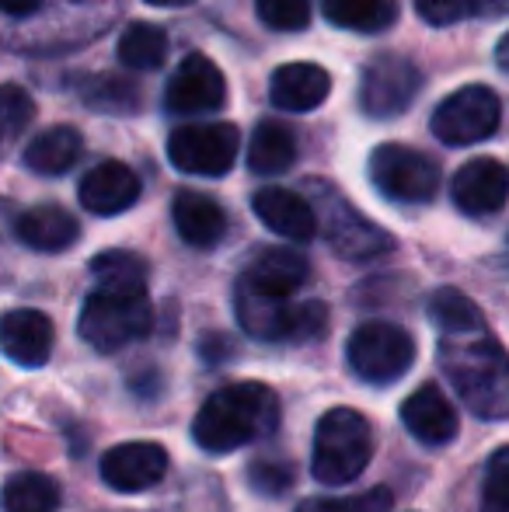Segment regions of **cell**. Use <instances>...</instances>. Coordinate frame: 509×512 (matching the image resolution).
Returning a JSON list of instances; mask_svg holds the SVG:
<instances>
[{
  "instance_id": "cell-1",
  "label": "cell",
  "mask_w": 509,
  "mask_h": 512,
  "mask_svg": "<svg viewBox=\"0 0 509 512\" xmlns=\"http://www.w3.org/2000/svg\"><path fill=\"white\" fill-rule=\"evenodd\" d=\"M440 370L454 384L457 398L471 415L509 418V356L506 349L489 335V328L450 331L440 335Z\"/></svg>"
},
{
  "instance_id": "cell-2",
  "label": "cell",
  "mask_w": 509,
  "mask_h": 512,
  "mask_svg": "<svg viewBox=\"0 0 509 512\" xmlns=\"http://www.w3.org/2000/svg\"><path fill=\"white\" fill-rule=\"evenodd\" d=\"M279 425V398L258 380L227 384L203 401L192 439L206 453H234L248 443L272 436Z\"/></svg>"
},
{
  "instance_id": "cell-3",
  "label": "cell",
  "mask_w": 509,
  "mask_h": 512,
  "mask_svg": "<svg viewBox=\"0 0 509 512\" xmlns=\"http://www.w3.org/2000/svg\"><path fill=\"white\" fill-rule=\"evenodd\" d=\"M234 314L258 342H311L328 324V307L321 300L290 304V297L265 290L248 276H241L234 286Z\"/></svg>"
},
{
  "instance_id": "cell-4",
  "label": "cell",
  "mask_w": 509,
  "mask_h": 512,
  "mask_svg": "<svg viewBox=\"0 0 509 512\" xmlns=\"http://www.w3.org/2000/svg\"><path fill=\"white\" fill-rule=\"evenodd\" d=\"M374 457V429L356 408H332L318 418L311 474L318 485L342 488L367 471Z\"/></svg>"
},
{
  "instance_id": "cell-5",
  "label": "cell",
  "mask_w": 509,
  "mask_h": 512,
  "mask_svg": "<svg viewBox=\"0 0 509 512\" xmlns=\"http://www.w3.org/2000/svg\"><path fill=\"white\" fill-rule=\"evenodd\" d=\"M154 324V307L147 290H119V286H98L88 293L77 317V331L95 352H119L143 338Z\"/></svg>"
},
{
  "instance_id": "cell-6",
  "label": "cell",
  "mask_w": 509,
  "mask_h": 512,
  "mask_svg": "<svg viewBox=\"0 0 509 512\" xmlns=\"http://www.w3.org/2000/svg\"><path fill=\"white\" fill-rule=\"evenodd\" d=\"M346 359L367 384H394L415 363V338L401 324L367 321L349 335Z\"/></svg>"
},
{
  "instance_id": "cell-7",
  "label": "cell",
  "mask_w": 509,
  "mask_h": 512,
  "mask_svg": "<svg viewBox=\"0 0 509 512\" xmlns=\"http://www.w3.org/2000/svg\"><path fill=\"white\" fill-rule=\"evenodd\" d=\"M503 122V102L485 84H468L447 95L433 112V136L447 147H471V143L489 140Z\"/></svg>"
},
{
  "instance_id": "cell-8",
  "label": "cell",
  "mask_w": 509,
  "mask_h": 512,
  "mask_svg": "<svg viewBox=\"0 0 509 512\" xmlns=\"http://www.w3.org/2000/svg\"><path fill=\"white\" fill-rule=\"evenodd\" d=\"M241 147V133L231 122H192L168 136V157L182 175L220 178L231 171Z\"/></svg>"
},
{
  "instance_id": "cell-9",
  "label": "cell",
  "mask_w": 509,
  "mask_h": 512,
  "mask_svg": "<svg viewBox=\"0 0 509 512\" xmlns=\"http://www.w3.org/2000/svg\"><path fill=\"white\" fill-rule=\"evenodd\" d=\"M370 182L394 203H429L440 189V168L405 143H381L370 154Z\"/></svg>"
},
{
  "instance_id": "cell-10",
  "label": "cell",
  "mask_w": 509,
  "mask_h": 512,
  "mask_svg": "<svg viewBox=\"0 0 509 512\" xmlns=\"http://www.w3.org/2000/svg\"><path fill=\"white\" fill-rule=\"evenodd\" d=\"M318 227H325V237L332 244L335 255L349 258V262H370L381 258L394 248V237L374 220L353 209L339 192H321L318 203Z\"/></svg>"
},
{
  "instance_id": "cell-11",
  "label": "cell",
  "mask_w": 509,
  "mask_h": 512,
  "mask_svg": "<svg viewBox=\"0 0 509 512\" xmlns=\"http://www.w3.org/2000/svg\"><path fill=\"white\" fill-rule=\"evenodd\" d=\"M422 88V74L405 56L384 53L367 63L360 81V108L370 119H394L415 102Z\"/></svg>"
},
{
  "instance_id": "cell-12",
  "label": "cell",
  "mask_w": 509,
  "mask_h": 512,
  "mask_svg": "<svg viewBox=\"0 0 509 512\" xmlns=\"http://www.w3.org/2000/svg\"><path fill=\"white\" fill-rule=\"evenodd\" d=\"M227 102V81L217 70V63L203 53H192L178 63L164 91V108L175 115H203L217 112Z\"/></svg>"
},
{
  "instance_id": "cell-13",
  "label": "cell",
  "mask_w": 509,
  "mask_h": 512,
  "mask_svg": "<svg viewBox=\"0 0 509 512\" xmlns=\"http://www.w3.org/2000/svg\"><path fill=\"white\" fill-rule=\"evenodd\" d=\"M168 474V453L164 446L136 439V443H119L102 457V481L119 495L147 492Z\"/></svg>"
},
{
  "instance_id": "cell-14",
  "label": "cell",
  "mask_w": 509,
  "mask_h": 512,
  "mask_svg": "<svg viewBox=\"0 0 509 512\" xmlns=\"http://www.w3.org/2000/svg\"><path fill=\"white\" fill-rule=\"evenodd\" d=\"M450 196H454V206L468 216L499 213L509 199V168L496 157H475L454 175Z\"/></svg>"
},
{
  "instance_id": "cell-15",
  "label": "cell",
  "mask_w": 509,
  "mask_h": 512,
  "mask_svg": "<svg viewBox=\"0 0 509 512\" xmlns=\"http://www.w3.org/2000/svg\"><path fill=\"white\" fill-rule=\"evenodd\" d=\"M56 331L42 310L18 307L0 314V352L11 359L14 366H25V370H39L46 366L49 352H53Z\"/></svg>"
},
{
  "instance_id": "cell-16",
  "label": "cell",
  "mask_w": 509,
  "mask_h": 512,
  "mask_svg": "<svg viewBox=\"0 0 509 512\" xmlns=\"http://www.w3.org/2000/svg\"><path fill=\"white\" fill-rule=\"evenodd\" d=\"M401 425L426 446H447L461 429L457 408L436 384H422L401 401Z\"/></svg>"
},
{
  "instance_id": "cell-17",
  "label": "cell",
  "mask_w": 509,
  "mask_h": 512,
  "mask_svg": "<svg viewBox=\"0 0 509 512\" xmlns=\"http://www.w3.org/2000/svg\"><path fill=\"white\" fill-rule=\"evenodd\" d=\"M77 199L95 216L126 213V209L136 206V199H140V178H136V171L123 161H102L81 178Z\"/></svg>"
},
{
  "instance_id": "cell-18",
  "label": "cell",
  "mask_w": 509,
  "mask_h": 512,
  "mask_svg": "<svg viewBox=\"0 0 509 512\" xmlns=\"http://www.w3.org/2000/svg\"><path fill=\"white\" fill-rule=\"evenodd\" d=\"M252 209L272 234L286 237V241L304 244L318 234V213H314V206L290 189H279V185L258 189L252 196Z\"/></svg>"
},
{
  "instance_id": "cell-19",
  "label": "cell",
  "mask_w": 509,
  "mask_h": 512,
  "mask_svg": "<svg viewBox=\"0 0 509 512\" xmlns=\"http://www.w3.org/2000/svg\"><path fill=\"white\" fill-rule=\"evenodd\" d=\"M332 95V77L318 63H286L272 74L269 98L283 112H311Z\"/></svg>"
},
{
  "instance_id": "cell-20",
  "label": "cell",
  "mask_w": 509,
  "mask_h": 512,
  "mask_svg": "<svg viewBox=\"0 0 509 512\" xmlns=\"http://www.w3.org/2000/svg\"><path fill=\"white\" fill-rule=\"evenodd\" d=\"M171 220H175L178 237L192 248H213L227 234V213L203 192H178Z\"/></svg>"
},
{
  "instance_id": "cell-21",
  "label": "cell",
  "mask_w": 509,
  "mask_h": 512,
  "mask_svg": "<svg viewBox=\"0 0 509 512\" xmlns=\"http://www.w3.org/2000/svg\"><path fill=\"white\" fill-rule=\"evenodd\" d=\"M14 230H18L21 244H28L32 251H46V255L67 251L81 237V223L74 220V213H67L63 206L53 203L25 209L18 216V223H14Z\"/></svg>"
},
{
  "instance_id": "cell-22",
  "label": "cell",
  "mask_w": 509,
  "mask_h": 512,
  "mask_svg": "<svg viewBox=\"0 0 509 512\" xmlns=\"http://www.w3.org/2000/svg\"><path fill=\"white\" fill-rule=\"evenodd\" d=\"M81 150H84V140H81L77 129L53 126V129H42L39 136L28 140L21 161H25V168L35 171V175L56 178V175H67V171L74 168L77 157H81Z\"/></svg>"
},
{
  "instance_id": "cell-23",
  "label": "cell",
  "mask_w": 509,
  "mask_h": 512,
  "mask_svg": "<svg viewBox=\"0 0 509 512\" xmlns=\"http://www.w3.org/2000/svg\"><path fill=\"white\" fill-rule=\"evenodd\" d=\"M245 276L255 279V283L265 286V290L293 297V293L307 283V276H311V265H307V258L293 248H265Z\"/></svg>"
},
{
  "instance_id": "cell-24",
  "label": "cell",
  "mask_w": 509,
  "mask_h": 512,
  "mask_svg": "<svg viewBox=\"0 0 509 512\" xmlns=\"http://www.w3.org/2000/svg\"><path fill=\"white\" fill-rule=\"evenodd\" d=\"M297 161V140L283 122H258L248 140V168L255 175H283Z\"/></svg>"
},
{
  "instance_id": "cell-25",
  "label": "cell",
  "mask_w": 509,
  "mask_h": 512,
  "mask_svg": "<svg viewBox=\"0 0 509 512\" xmlns=\"http://www.w3.org/2000/svg\"><path fill=\"white\" fill-rule=\"evenodd\" d=\"M4 512H56L60 509V481L39 471H21L4 481L0 492Z\"/></svg>"
},
{
  "instance_id": "cell-26",
  "label": "cell",
  "mask_w": 509,
  "mask_h": 512,
  "mask_svg": "<svg viewBox=\"0 0 509 512\" xmlns=\"http://www.w3.org/2000/svg\"><path fill=\"white\" fill-rule=\"evenodd\" d=\"M321 11H325V18L332 25L363 35L384 32L398 18L394 0H321Z\"/></svg>"
},
{
  "instance_id": "cell-27",
  "label": "cell",
  "mask_w": 509,
  "mask_h": 512,
  "mask_svg": "<svg viewBox=\"0 0 509 512\" xmlns=\"http://www.w3.org/2000/svg\"><path fill=\"white\" fill-rule=\"evenodd\" d=\"M119 60L133 70H157L168 56V35L164 28L150 25V21H133L123 35H119Z\"/></svg>"
},
{
  "instance_id": "cell-28",
  "label": "cell",
  "mask_w": 509,
  "mask_h": 512,
  "mask_svg": "<svg viewBox=\"0 0 509 512\" xmlns=\"http://www.w3.org/2000/svg\"><path fill=\"white\" fill-rule=\"evenodd\" d=\"M415 11L426 25L447 28L468 18H509V0H415Z\"/></svg>"
},
{
  "instance_id": "cell-29",
  "label": "cell",
  "mask_w": 509,
  "mask_h": 512,
  "mask_svg": "<svg viewBox=\"0 0 509 512\" xmlns=\"http://www.w3.org/2000/svg\"><path fill=\"white\" fill-rule=\"evenodd\" d=\"M429 317H433V324L440 328V335L485 328V317H482V310L475 307V300L464 297L454 286H443V290H436L433 297H429Z\"/></svg>"
},
{
  "instance_id": "cell-30",
  "label": "cell",
  "mask_w": 509,
  "mask_h": 512,
  "mask_svg": "<svg viewBox=\"0 0 509 512\" xmlns=\"http://www.w3.org/2000/svg\"><path fill=\"white\" fill-rule=\"evenodd\" d=\"M98 286H119V290H147V262L133 251H102L91 262Z\"/></svg>"
},
{
  "instance_id": "cell-31",
  "label": "cell",
  "mask_w": 509,
  "mask_h": 512,
  "mask_svg": "<svg viewBox=\"0 0 509 512\" xmlns=\"http://www.w3.org/2000/svg\"><path fill=\"white\" fill-rule=\"evenodd\" d=\"M394 495L387 492L384 485L370 488V492L360 495H342V499H328V495H318V499H304L297 506V512H391Z\"/></svg>"
},
{
  "instance_id": "cell-32",
  "label": "cell",
  "mask_w": 509,
  "mask_h": 512,
  "mask_svg": "<svg viewBox=\"0 0 509 512\" xmlns=\"http://www.w3.org/2000/svg\"><path fill=\"white\" fill-rule=\"evenodd\" d=\"M32 115H35V105L25 91L14 88V84H0V154L7 150V143H14L25 133Z\"/></svg>"
},
{
  "instance_id": "cell-33",
  "label": "cell",
  "mask_w": 509,
  "mask_h": 512,
  "mask_svg": "<svg viewBox=\"0 0 509 512\" xmlns=\"http://www.w3.org/2000/svg\"><path fill=\"white\" fill-rule=\"evenodd\" d=\"M482 512H509V446H499L485 464Z\"/></svg>"
},
{
  "instance_id": "cell-34",
  "label": "cell",
  "mask_w": 509,
  "mask_h": 512,
  "mask_svg": "<svg viewBox=\"0 0 509 512\" xmlns=\"http://www.w3.org/2000/svg\"><path fill=\"white\" fill-rule=\"evenodd\" d=\"M258 18L276 32H300L311 21V0H255Z\"/></svg>"
},
{
  "instance_id": "cell-35",
  "label": "cell",
  "mask_w": 509,
  "mask_h": 512,
  "mask_svg": "<svg viewBox=\"0 0 509 512\" xmlns=\"http://www.w3.org/2000/svg\"><path fill=\"white\" fill-rule=\"evenodd\" d=\"M248 485L262 499H279L293 488V467L286 460H255L248 467Z\"/></svg>"
},
{
  "instance_id": "cell-36",
  "label": "cell",
  "mask_w": 509,
  "mask_h": 512,
  "mask_svg": "<svg viewBox=\"0 0 509 512\" xmlns=\"http://www.w3.org/2000/svg\"><path fill=\"white\" fill-rule=\"evenodd\" d=\"M84 95H88V102L95 108H109V112H133L140 105L136 88L123 81V77H98L95 88H88Z\"/></svg>"
},
{
  "instance_id": "cell-37",
  "label": "cell",
  "mask_w": 509,
  "mask_h": 512,
  "mask_svg": "<svg viewBox=\"0 0 509 512\" xmlns=\"http://www.w3.org/2000/svg\"><path fill=\"white\" fill-rule=\"evenodd\" d=\"M42 0H0V14H32Z\"/></svg>"
},
{
  "instance_id": "cell-38",
  "label": "cell",
  "mask_w": 509,
  "mask_h": 512,
  "mask_svg": "<svg viewBox=\"0 0 509 512\" xmlns=\"http://www.w3.org/2000/svg\"><path fill=\"white\" fill-rule=\"evenodd\" d=\"M496 63H499V70H506L509 74V32L499 39V46H496Z\"/></svg>"
},
{
  "instance_id": "cell-39",
  "label": "cell",
  "mask_w": 509,
  "mask_h": 512,
  "mask_svg": "<svg viewBox=\"0 0 509 512\" xmlns=\"http://www.w3.org/2000/svg\"><path fill=\"white\" fill-rule=\"evenodd\" d=\"M147 4H154V7H185V4H192V0H147Z\"/></svg>"
}]
</instances>
